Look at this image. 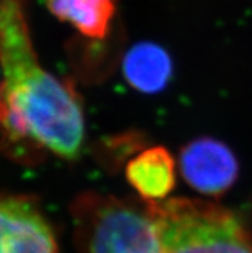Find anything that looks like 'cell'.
<instances>
[{"instance_id":"obj_1","label":"cell","mask_w":252,"mask_h":253,"mask_svg":"<svg viewBox=\"0 0 252 253\" xmlns=\"http://www.w3.org/2000/svg\"><path fill=\"white\" fill-rule=\"evenodd\" d=\"M0 132L13 156L48 151L74 160L84 143L81 100L40 66L23 0H0Z\"/></svg>"},{"instance_id":"obj_2","label":"cell","mask_w":252,"mask_h":253,"mask_svg":"<svg viewBox=\"0 0 252 253\" xmlns=\"http://www.w3.org/2000/svg\"><path fill=\"white\" fill-rule=\"evenodd\" d=\"M148 203L162 253H252V229L232 210L201 199Z\"/></svg>"},{"instance_id":"obj_3","label":"cell","mask_w":252,"mask_h":253,"mask_svg":"<svg viewBox=\"0 0 252 253\" xmlns=\"http://www.w3.org/2000/svg\"><path fill=\"white\" fill-rule=\"evenodd\" d=\"M71 216L84 253H162L147 201L85 193L71 205Z\"/></svg>"},{"instance_id":"obj_4","label":"cell","mask_w":252,"mask_h":253,"mask_svg":"<svg viewBox=\"0 0 252 253\" xmlns=\"http://www.w3.org/2000/svg\"><path fill=\"white\" fill-rule=\"evenodd\" d=\"M0 253H58L54 231L32 199L0 196Z\"/></svg>"},{"instance_id":"obj_5","label":"cell","mask_w":252,"mask_h":253,"mask_svg":"<svg viewBox=\"0 0 252 253\" xmlns=\"http://www.w3.org/2000/svg\"><path fill=\"white\" fill-rule=\"evenodd\" d=\"M179 162L188 185L206 196H223L236 183L240 171L233 152L212 138L191 141L182 149Z\"/></svg>"},{"instance_id":"obj_6","label":"cell","mask_w":252,"mask_h":253,"mask_svg":"<svg viewBox=\"0 0 252 253\" xmlns=\"http://www.w3.org/2000/svg\"><path fill=\"white\" fill-rule=\"evenodd\" d=\"M126 179L143 201L161 202L175 186V161L163 147L150 148L129 162Z\"/></svg>"},{"instance_id":"obj_7","label":"cell","mask_w":252,"mask_h":253,"mask_svg":"<svg viewBox=\"0 0 252 253\" xmlns=\"http://www.w3.org/2000/svg\"><path fill=\"white\" fill-rule=\"evenodd\" d=\"M50 13L68 22L84 36L102 40L116 12V0H47Z\"/></svg>"},{"instance_id":"obj_8","label":"cell","mask_w":252,"mask_h":253,"mask_svg":"<svg viewBox=\"0 0 252 253\" xmlns=\"http://www.w3.org/2000/svg\"><path fill=\"white\" fill-rule=\"evenodd\" d=\"M124 74L131 86L143 93H156L165 87L171 75V62L162 48L141 42L128 51Z\"/></svg>"}]
</instances>
